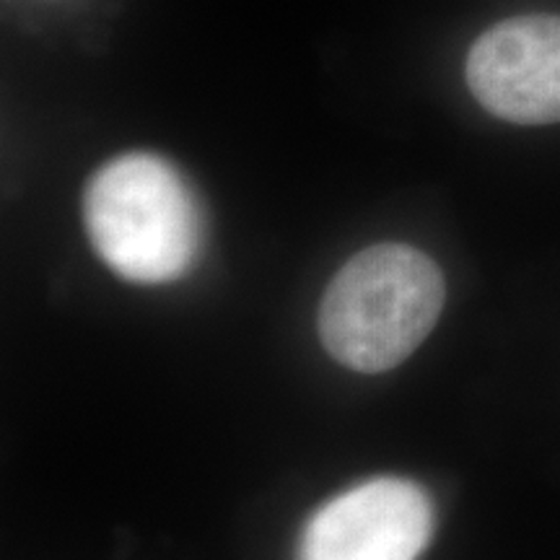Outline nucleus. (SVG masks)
Listing matches in <instances>:
<instances>
[{
    "mask_svg": "<svg viewBox=\"0 0 560 560\" xmlns=\"http://www.w3.org/2000/svg\"><path fill=\"white\" fill-rule=\"evenodd\" d=\"M91 247L132 283H170L192 270L202 213L185 177L153 153L107 161L83 192Z\"/></svg>",
    "mask_w": 560,
    "mask_h": 560,
    "instance_id": "obj_2",
    "label": "nucleus"
},
{
    "mask_svg": "<svg viewBox=\"0 0 560 560\" xmlns=\"http://www.w3.org/2000/svg\"><path fill=\"white\" fill-rule=\"evenodd\" d=\"M446 301L439 265L410 244H374L330 280L319 304L327 353L361 374L408 361L429 338Z\"/></svg>",
    "mask_w": 560,
    "mask_h": 560,
    "instance_id": "obj_1",
    "label": "nucleus"
},
{
    "mask_svg": "<svg viewBox=\"0 0 560 560\" xmlns=\"http://www.w3.org/2000/svg\"><path fill=\"white\" fill-rule=\"evenodd\" d=\"M431 535L429 493L405 478H374L317 509L296 560H418Z\"/></svg>",
    "mask_w": 560,
    "mask_h": 560,
    "instance_id": "obj_3",
    "label": "nucleus"
},
{
    "mask_svg": "<svg viewBox=\"0 0 560 560\" xmlns=\"http://www.w3.org/2000/svg\"><path fill=\"white\" fill-rule=\"evenodd\" d=\"M467 86L499 120L560 122V16L506 19L467 55Z\"/></svg>",
    "mask_w": 560,
    "mask_h": 560,
    "instance_id": "obj_4",
    "label": "nucleus"
}]
</instances>
